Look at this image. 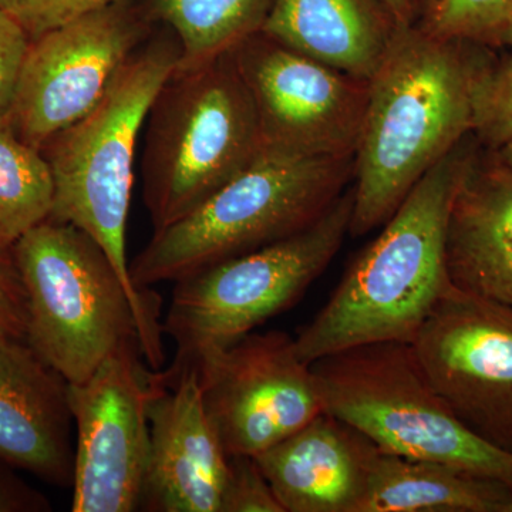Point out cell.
<instances>
[{
    "label": "cell",
    "instance_id": "6da1fadb",
    "mask_svg": "<svg viewBox=\"0 0 512 512\" xmlns=\"http://www.w3.org/2000/svg\"><path fill=\"white\" fill-rule=\"evenodd\" d=\"M466 46L416 25L397 33L369 82L355 156L352 237L382 227L421 178L473 131L480 63Z\"/></svg>",
    "mask_w": 512,
    "mask_h": 512
},
{
    "label": "cell",
    "instance_id": "7a4b0ae2",
    "mask_svg": "<svg viewBox=\"0 0 512 512\" xmlns=\"http://www.w3.org/2000/svg\"><path fill=\"white\" fill-rule=\"evenodd\" d=\"M178 60L180 45L171 30L148 39L124 64L103 100L40 150L53 180L49 218L82 229L109 256L133 303L141 353L153 370L161 369L165 357L160 298L131 278L127 221L138 136Z\"/></svg>",
    "mask_w": 512,
    "mask_h": 512
},
{
    "label": "cell",
    "instance_id": "3957f363",
    "mask_svg": "<svg viewBox=\"0 0 512 512\" xmlns=\"http://www.w3.org/2000/svg\"><path fill=\"white\" fill-rule=\"evenodd\" d=\"M466 140L424 175L295 338L303 362L376 342L412 343L451 288L448 215L474 156Z\"/></svg>",
    "mask_w": 512,
    "mask_h": 512
},
{
    "label": "cell",
    "instance_id": "277c9868",
    "mask_svg": "<svg viewBox=\"0 0 512 512\" xmlns=\"http://www.w3.org/2000/svg\"><path fill=\"white\" fill-rule=\"evenodd\" d=\"M355 178V156L265 150L200 207L154 231L130 264L140 289L177 282L311 227Z\"/></svg>",
    "mask_w": 512,
    "mask_h": 512
},
{
    "label": "cell",
    "instance_id": "5b68a950",
    "mask_svg": "<svg viewBox=\"0 0 512 512\" xmlns=\"http://www.w3.org/2000/svg\"><path fill=\"white\" fill-rule=\"evenodd\" d=\"M146 123L141 175L154 231L200 207L264 151L254 103L231 53L175 70Z\"/></svg>",
    "mask_w": 512,
    "mask_h": 512
},
{
    "label": "cell",
    "instance_id": "8992f818",
    "mask_svg": "<svg viewBox=\"0 0 512 512\" xmlns=\"http://www.w3.org/2000/svg\"><path fill=\"white\" fill-rule=\"evenodd\" d=\"M311 367L323 412L383 453L437 461L512 488V453L481 439L451 412L412 343L353 346Z\"/></svg>",
    "mask_w": 512,
    "mask_h": 512
},
{
    "label": "cell",
    "instance_id": "52a82bcc",
    "mask_svg": "<svg viewBox=\"0 0 512 512\" xmlns=\"http://www.w3.org/2000/svg\"><path fill=\"white\" fill-rule=\"evenodd\" d=\"M352 185L311 227L174 282L163 330L175 343L164 382L291 309L328 269L349 235Z\"/></svg>",
    "mask_w": 512,
    "mask_h": 512
},
{
    "label": "cell",
    "instance_id": "ba28073f",
    "mask_svg": "<svg viewBox=\"0 0 512 512\" xmlns=\"http://www.w3.org/2000/svg\"><path fill=\"white\" fill-rule=\"evenodd\" d=\"M12 255L26 293V343L67 383L84 382L111 353L140 345L126 286L82 229L47 218Z\"/></svg>",
    "mask_w": 512,
    "mask_h": 512
},
{
    "label": "cell",
    "instance_id": "9c48e42d",
    "mask_svg": "<svg viewBox=\"0 0 512 512\" xmlns=\"http://www.w3.org/2000/svg\"><path fill=\"white\" fill-rule=\"evenodd\" d=\"M150 10L136 2L87 13L30 40L8 117L42 150L103 100L117 74L153 35Z\"/></svg>",
    "mask_w": 512,
    "mask_h": 512
},
{
    "label": "cell",
    "instance_id": "30bf717a",
    "mask_svg": "<svg viewBox=\"0 0 512 512\" xmlns=\"http://www.w3.org/2000/svg\"><path fill=\"white\" fill-rule=\"evenodd\" d=\"M231 55L254 103L265 150L356 156L370 80L333 69L262 32Z\"/></svg>",
    "mask_w": 512,
    "mask_h": 512
},
{
    "label": "cell",
    "instance_id": "8fae6325",
    "mask_svg": "<svg viewBox=\"0 0 512 512\" xmlns=\"http://www.w3.org/2000/svg\"><path fill=\"white\" fill-rule=\"evenodd\" d=\"M138 343L111 353L82 383H67L76 426L73 512L141 508L148 456L153 370Z\"/></svg>",
    "mask_w": 512,
    "mask_h": 512
},
{
    "label": "cell",
    "instance_id": "7c38bea8",
    "mask_svg": "<svg viewBox=\"0 0 512 512\" xmlns=\"http://www.w3.org/2000/svg\"><path fill=\"white\" fill-rule=\"evenodd\" d=\"M191 369L228 456H258L323 412L312 367L282 330L249 333Z\"/></svg>",
    "mask_w": 512,
    "mask_h": 512
},
{
    "label": "cell",
    "instance_id": "4fadbf2b",
    "mask_svg": "<svg viewBox=\"0 0 512 512\" xmlns=\"http://www.w3.org/2000/svg\"><path fill=\"white\" fill-rule=\"evenodd\" d=\"M458 419L512 453V308L451 288L412 342Z\"/></svg>",
    "mask_w": 512,
    "mask_h": 512
},
{
    "label": "cell",
    "instance_id": "5bb4252c",
    "mask_svg": "<svg viewBox=\"0 0 512 512\" xmlns=\"http://www.w3.org/2000/svg\"><path fill=\"white\" fill-rule=\"evenodd\" d=\"M150 456L140 510L220 512L229 456L202 404L197 370L163 382L153 370Z\"/></svg>",
    "mask_w": 512,
    "mask_h": 512
},
{
    "label": "cell",
    "instance_id": "9a60e30c",
    "mask_svg": "<svg viewBox=\"0 0 512 512\" xmlns=\"http://www.w3.org/2000/svg\"><path fill=\"white\" fill-rule=\"evenodd\" d=\"M67 382L26 340L0 336V460L47 483H73Z\"/></svg>",
    "mask_w": 512,
    "mask_h": 512
},
{
    "label": "cell",
    "instance_id": "2e32d148",
    "mask_svg": "<svg viewBox=\"0 0 512 512\" xmlns=\"http://www.w3.org/2000/svg\"><path fill=\"white\" fill-rule=\"evenodd\" d=\"M377 451L359 431L320 412L255 458L284 512H359Z\"/></svg>",
    "mask_w": 512,
    "mask_h": 512
},
{
    "label": "cell",
    "instance_id": "e0dca14e",
    "mask_svg": "<svg viewBox=\"0 0 512 512\" xmlns=\"http://www.w3.org/2000/svg\"><path fill=\"white\" fill-rule=\"evenodd\" d=\"M451 285L512 308V170L497 156L471 158L448 215Z\"/></svg>",
    "mask_w": 512,
    "mask_h": 512
},
{
    "label": "cell",
    "instance_id": "ac0fdd59",
    "mask_svg": "<svg viewBox=\"0 0 512 512\" xmlns=\"http://www.w3.org/2000/svg\"><path fill=\"white\" fill-rule=\"evenodd\" d=\"M402 28L383 0H272L261 32L333 69L370 80Z\"/></svg>",
    "mask_w": 512,
    "mask_h": 512
},
{
    "label": "cell",
    "instance_id": "d6986e66",
    "mask_svg": "<svg viewBox=\"0 0 512 512\" xmlns=\"http://www.w3.org/2000/svg\"><path fill=\"white\" fill-rule=\"evenodd\" d=\"M512 488L460 468L377 451L359 512H503Z\"/></svg>",
    "mask_w": 512,
    "mask_h": 512
},
{
    "label": "cell",
    "instance_id": "ffe728a7",
    "mask_svg": "<svg viewBox=\"0 0 512 512\" xmlns=\"http://www.w3.org/2000/svg\"><path fill=\"white\" fill-rule=\"evenodd\" d=\"M272 0H150L154 22L177 37V70H191L228 55L261 32Z\"/></svg>",
    "mask_w": 512,
    "mask_h": 512
},
{
    "label": "cell",
    "instance_id": "44dd1931",
    "mask_svg": "<svg viewBox=\"0 0 512 512\" xmlns=\"http://www.w3.org/2000/svg\"><path fill=\"white\" fill-rule=\"evenodd\" d=\"M53 180L42 151L0 119V248L12 251L26 232L50 217Z\"/></svg>",
    "mask_w": 512,
    "mask_h": 512
},
{
    "label": "cell",
    "instance_id": "7402d4cb",
    "mask_svg": "<svg viewBox=\"0 0 512 512\" xmlns=\"http://www.w3.org/2000/svg\"><path fill=\"white\" fill-rule=\"evenodd\" d=\"M512 18V0H431L416 26L441 39L498 42Z\"/></svg>",
    "mask_w": 512,
    "mask_h": 512
},
{
    "label": "cell",
    "instance_id": "603a6c76",
    "mask_svg": "<svg viewBox=\"0 0 512 512\" xmlns=\"http://www.w3.org/2000/svg\"><path fill=\"white\" fill-rule=\"evenodd\" d=\"M478 141L498 151L512 141V56L480 64L473 84V131Z\"/></svg>",
    "mask_w": 512,
    "mask_h": 512
},
{
    "label": "cell",
    "instance_id": "cb8c5ba5",
    "mask_svg": "<svg viewBox=\"0 0 512 512\" xmlns=\"http://www.w3.org/2000/svg\"><path fill=\"white\" fill-rule=\"evenodd\" d=\"M220 512H284L255 457L229 456Z\"/></svg>",
    "mask_w": 512,
    "mask_h": 512
},
{
    "label": "cell",
    "instance_id": "d4e9b609",
    "mask_svg": "<svg viewBox=\"0 0 512 512\" xmlns=\"http://www.w3.org/2000/svg\"><path fill=\"white\" fill-rule=\"evenodd\" d=\"M130 2L136 0H19L15 16L30 39H36L87 13Z\"/></svg>",
    "mask_w": 512,
    "mask_h": 512
},
{
    "label": "cell",
    "instance_id": "484cf974",
    "mask_svg": "<svg viewBox=\"0 0 512 512\" xmlns=\"http://www.w3.org/2000/svg\"><path fill=\"white\" fill-rule=\"evenodd\" d=\"M30 40L19 19L0 9V119L12 109Z\"/></svg>",
    "mask_w": 512,
    "mask_h": 512
},
{
    "label": "cell",
    "instance_id": "4316f807",
    "mask_svg": "<svg viewBox=\"0 0 512 512\" xmlns=\"http://www.w3.org/2000/svg\"><path fill=\"white\" fill-rule=\"evenodd\" d=\"M26 293L12 251L0 248V336L25 340Z\"/></svg>",
    "mask_w": 512,
    "mask_h": 512
},
{
    "label": "cell",
    "instance_id": "83f0119b",
    "mask_svg": "<svg viewBox=\"0 0 512 512\" xmlns=\"http://www.w3.org/2000/svg\"><path fill=\"white\" fill-rule=\"evenodd\" d=\"M8 467L12 466L0 460V512L50 511L49 501L10 473Z\"/></svg>",
    "mask_w": 512,
    "mask_h": 512
},
{
    "label": "cell",
    "instance_id": "f1b7e54d",
    "mask_svg": "<svg viewBox=\"0 0 512 512\" xmlns=\"http://www.w3.org/2000/svg\"><path fill=\"white\" fill-rule=\"evenodd\" d=\"M431 0H383L400 26H414L429 8Z\"/></svg>",
    "mask_w": 512,
    "mask_h": 512
},
{
    "label": "cell",
    "instance_id": "f546056e",
    "mask_svg": "<svg viewBox=\"0 0 512 512\" xmlns=\"http://www.w3.org/2000/svg\"><path fill=\"white\" fill-rule=\"evenodd\" d=\"M498 42L504 43V45L510 47L512 52V18L510 19V22L507 23V26H505Z\"/></svg>",
    "mask_w": 512,
    "mask_h": 512
},
{
    "label": "cell",
    "instance_id": "4dcf8cb0",
    "mask_svg": "<svg viewBox=\"0 0 512 512\" xmlns=\"http://www.w3.org/2000/svg\"><path fill=\"white\" fill-rule=\"evenodd\" d=\"M500 157L503 158L505 164L512 170V141L511 143L505 144L503 148L497 151Z\"/></svg>",
    "mask_w": 512,
    "mask_h": 512
},
{
    "label": "cell",
    "instance_id": "1f68e13d",
    "mask_svg": "<svg viewBox=\"0 0 512 512\" xmlns=\"http://www.w3.org/2000/svg\"><path fill=\"white\" fill-rule=\"evenodd\" d=\"M18 2L19 0H0V9L8 10L12 15H15Z\"/></svg>",
    "mask_w": 512,
    "mask_h": 512
},
{
    "label": "cell",
    "instance_id": "d6a6232c",
    "mask_svg": "<svg viewBox=\"0 0 512 512\" xmlns=\"http://www.w3.org/2000/svg\"><path fill=\"white\" fill-rule=\"evenodd\" d=\"M503 512H512V498H511L510 501H508V504L505 505V508H504Z\"/></svg>",
    "mask_w": 512,
    "mask_h": 512
}]
</instances>
